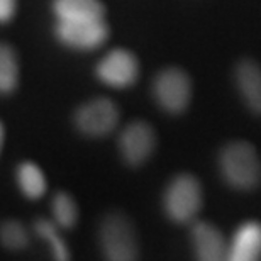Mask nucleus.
<instances>
[{
    "label": "nucleus",
    "mask_w": 261,
    "mask_h": 261,
    "mask_svg": "<svg viewBox=\"0 0 261 261\" xmlns=\"http://www.w3.org/2000/svg\"><path fill=\"white\" fill-rule=\"evenodd\" d=\"M100 246L107 261H136L138 239L130 221L122 214H109L100 224Z\"/></svg>",
    "instance_id": "obj_2"
},
{
    "label": "nucleus",
    "mask_w": 261,
    "mask_h": 261,
    "mask_svg": "<svg viewBox=\"0 0 261 261\" xmlns=\"http://www.w3.org/2000/svg\"><path fill=\"white\" fill-rule=\"evenodd\" d=\"M15 14V0H0V22H9Z\"/></svg>",
    "instance_id": "obj_18"
},
{
    "label": "nucleus",
    "mask_w": 261,
    "mask_h": 261,
    "mask_svg": "<svg viewBox=\"0 0 261 261\" xmlns=\"http://www.w3.org/2000/svg\"><path fill=\"white\" fill-rule=\"evenodd\" d=\"M34 232L39 238H43L49 246V251L53 254L55 261H70V251L58 231V226L48 219H38L34 222Z\"/></svg>",
    "instance_id": "obj_14"
},
{
    "label": "nucleus",
    "mask_w": 261,
    "mask_h": 261,
    "mask_svg": "<svg viewBox=\"0 0 261 261\" xmlns=\"http://www.w3.org/2000/svg\"><path fill=\"white\" fill-rule=\"evenodd\" d=\"M53 219L55 224L61 229H71L76 224L78 219V208L76 203L73 200L71 195H68L66 192H58L53 198Z\"/></svg>",
    "instance_id": "obj_16"
},
{
    "label": "nucleus",
    "mask_w": 261,
    "mask_h": 261,
    "mask_svg": "<svg viewBox=\"0 0 261 261\" xmlns=\"http://www.w3.org/2000/svg\"><path fill=\"white\" fill-rule=\"evenodd\" d=\"M56 36L63 44L75 49H93L106 43L109 28L103 19L97 20H58Z\"/></svg>",
    "instance_id": "obj_5"
},
{
    "label": "nucleus",
    "mask_w": 261,
    "mask_h": 261,
    "mask_svg": "<svg viewBox=\"0 0 261 261\" xmlns=\"http://www.w3.org/2000/svg\"><path fill=\"white\" fill-rule=\"evenodd\" d=\"M2 143H4V127L2 122H0V148H2Z\"/></svg>",
    "instance_id": "obj_19"
},
{
    "label": "nucleus",
    "mask_w": 261,
    "mask_h": 261,
    "mask_svg": "<svg viewBox=\"0 0 261 261\" xmlns=\"http://www.w3.org/2000/svg\"><path fill=\"white\" fill-rule=\"evenodd\" d=\"M236 83L246 106L261 114V66L253 60H243L236 66Z\"/></svg>",
    "instance_id": "obj_11"
},
{
    "label": "nucleus",
    "mask_w": 261,
    "mask_h": 261,
    "mask_svg": "<svg viewBox=\"0 0 261 261\" xmlns=\"http://www.w3.org/2000/svg\"><path fill=\"white\" fill-rule=\"evenodd\" d=\"M53 10L58 20H97L106 14L100 0H53Z\"/></svg>",
    "instance_id": "obj_12"
},
{
    "label": "nucleus",
    "mask_w": 261,
    "mask_h": 261,
    "mask_svg": "<svg viewBox=\"0 0 261 261\" xmlns=\"http://www.w3.org/2000/svg\"><path fill=\"white\" fill-rule=\"evenodd\" d=\"M119 122V111L116 103L107 98H95L78 109L75 114V124L83 134L106 136Z\"/></svg>",
    "instance_id": "obj_6"
},
{
    "label": "nucleus",
    "mask_w": 261,
    "mask_h": 261,
    "mask_svg": "<svg viewBox=\"0 0 261 261\" xmlns=\"http://www.w3.org/2000/svg\"><path fill=\"white\" fill-rule=\"evenodd\" d=\"M0 243L10 251H20L29 244V234L17 221H5L0 226Z\"/></svg>",
    "instance_id": "obj_17"
},
{
    "label": "nucleus",
    "mask_w": 261,
    "mask_h": 261,
    "mask_svg": "<svg viewBox=\"0 0 261 261\" xmlns=\"http://www.w3.org/2000/svg\"><path fill=\"white\" fill-rule=\"evenodd\" d=\"M221 170L227 184L239 190H251L261 181V161L253 146L243 141L224 148Z\"/></svg>",
    "instance_id": "obj_1"
},
{
    "label": "nucleus",
    "mask_w": 261,
    "mask_h": 261,
    "mask_svg": "<svg viewBox=\"0 0 261 261\" xmlns=\"http://www.w3.org/2000/svg\"><path fill=\"white\" fill-rule=\"evenodd\" d=\"M156 136L149 124L143 121L130 122L129 126L122 130L119 138V148H121L122 158L129 165H143L154 151Z\"/></svg>",
    "instance_id": "obj_8"
},
{
    "label": "nucleus",
    "mask_w": 261,
    "mask_h": 261,
    "mask_svg": "<svg viewBox=\"0 0 261 261\" xmlns=\"http://www.w3.org/2000/svg\"><path fill=\"white\" fill-rule=\"evenodd\" d=\"M197 261H226L227 243L217 227L208 222H197L192 229Z\"/></svg>",
    "instance_id": "obj_10"
},
{
    "label": "nucleus",
    "mask_w": 261,
    "mask_h": 261,
    "mask_svg": "<svg viewBox=\"0 0 261 261\" xmlns=\"http://www.w3.org/2000/svg\"><path fill=\"white\" fill-rule=\"evenodd\" d=\"M202 205V189L195 176L178 175L165 194V208L175 222L192 221Z\"/></svg>",
    "instance_id": "obj_3"
},
{
    "label": "nucleus",
    "mask_w": 261,
    "mask_h": 261,
    "mask_svg": "<svg viewBox=\"0 0 261 261\" xmlns=\"http://www.w3.org/2000/svg\"><path fill=\"white\" fill-rule=\"evenodd\" d=\"M156 100L171 114L184 112L192 98V83L189 75L180 68H166L160 71L153 87Z\"/></svg>",
    "instance_id": "obj_4"
},
{
    "label": "nucleus",
    "mask_w": 261,
    "mask_h": 261,
    "mask_svg": "<svg viewBox=\"0 0 261 261\" xmlns=\"http://www.w3.org/2000/svg\"><path fill=\"white\" fill-rule=\"evenodd\" d=\"M17 184L28 198H39L46 192V178L38 165L24 161L17 168Z\"/></svg>",
    "instance_id": "obj_13"
},
{
    "label": "nucleus",
    "mask_w": 261,
    "mask_h": 261,
    "mask_svg": "<svg viewBox=\"0 0 261 261\" xmlns=\"http://www.w3.org/2000/svg\"><path fill=\"white\" fill-rule=\"evenodd\" d=\"M139 65L136 56L127 49H114L97 65V76L106 85L124 88L133 85L138 78Z\"/></svg>",
    "instance_id": "obj_7"
},
{
    "label": "nucleus",
    "mask_w": 261,
    "mask_h": 261,
    "mask_svg": "<svg viewBox=\"0 0 261 261\" xmlns=\"http://www.w3.org/2000/svg\"><path fill=\"white\" fill-rule=\"evenodd\" d=\"M19 63L15 51L7 44H0V92L9 93L17 87Z\"/></svg>",
    "instance_id": "obj_15"
},
{
    "label": "nucleus",
    "mask_w": 261,
    "mask_h": 261,
    "mask_svg": "<svg viewBox=\"0 0 261 261\" xmlns=\"http://www.w3.org/2000/svg\"><path fill=\"white\" fill-rule=\"evenodd\" d=\"M226 261H261V224L249 221L234 232Z\"/></svg>",
    "instance_id": "obj_9"
}]
</instances>
